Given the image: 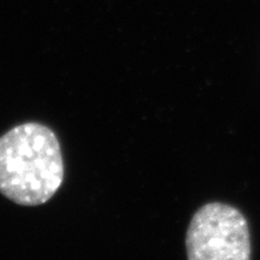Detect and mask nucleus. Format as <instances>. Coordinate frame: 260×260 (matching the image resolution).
<instances>
[{"label": "nucleus", "mask_w": 260, "mask_h": 260, "mask_svg": "<svg viewBox=\"0 0 260 260\" xmlns=\"http://www.w3.org/2000/svg\"><path fill=\"white\" fill-rule=\"evenodd\" d=\"M64 181L59 140L50 126L22 123L0 136V193L21 206L53 198Z\"/></svg>", "instance_id": "1"}, {"label": "nucleus", "mask_w": 260, "mask_h": 260, "mask_svg": "<svg viewBox=\"0 0 260 260\" xmlns=\"http://www.w3.org/2000/svg\"><path fill=\"white\" fill-rule=\"evenodd\" d=\"M186 248L188 260H251L246 217L230 205H204L188 226Z\"/></svg>", "instance_id": "2"}]
</instances>
